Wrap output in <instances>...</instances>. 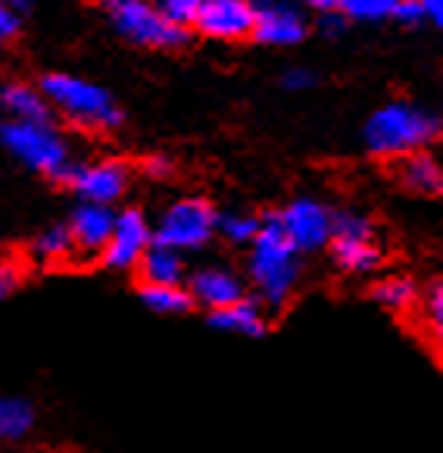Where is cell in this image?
Segmentation results:
<instances>
[{
    "label": "cell",
    "mask_w": 443,
    "mask_h": 453,
    "mask_svg": "<svg viewBox=\"0 0 443 453\" xmlns=\"http://www.w3.org/2000/svg\"><path fill=\"white\" fill-rule=\"evenodd\" d=\"M300 275H303V269H300L297 247L285 238L275 219L263 222L250 244V281L265 307H287L297 294Z\"/></svg>",
    "instance_id": "cell-1"
},
{
    "label": "cell",
    "mask_w": 443,
    "mask_h": 453,
    "mask_svg": "<svg viewBox=\"0 0 443 453\" xmlns=\"http://www.w3.org/2000/svg\"><path fill=\"white\" fill-rule=\"evenodd\" d=\"M393 7H397V0H340L344 19L356 22H381L393 16Z\"/></svg>",
    "instance_id": "cell-24"
},
{
    "label": "cell",
    "mask_w": 443,
    "mask_h": 453,
    "mask_svg": "<svg viewBox=\"0 0 443 453\" xmlns=\"http://www.w3.org/2000/svg\"><path fill=\"white\" fill-rule=\"evenodd\" d=\"M303 4H309L312 10H322V13H334V10H340V0H303Z\"/></svg>",
    "instance_id": "cell-33"
},
{
    "label": "cell",
    "mask_w": 443,
    "mask_h": 453,
    "mask_svg": "<svg viewBox=\"0 0 443 453\" xmlns=\"http://www.w3.org/2000/svg\"><path fill=\"white\" fill-rule=\"evenodd\" d=\"M437 132H440V119L431 110L393 100L375 110L371 119L365 122V147L375 157L403 160L409 154H418Z\"/></svg>",
    "instance_id": "cell-3"
},
{
    "label": "cell",
    "mask_w": 443,
    "mask_h": 453,
    "mask_svg": "<svg viewBox=\"0 0 443 453\" xmlns=\"http://www.w3.org/2000/svg\"><path fill=\"white\" fill-rule=\"evenodd\" d=\"M0 4H7V7L13 10V13H26V10L32 7L34 0H0Z\"/></svg>",
    "instance_id": "cell-35"
},
{
    "label": "cell",
    "mask_w": 443,
    "mask_h": 453,
    "mask_svg": "<svg viewBox=\"0 0 443 453\" xmlns=\"http://www.w3.org/2000/svg\"><path fill=\"white\" fill-rule=\"evenodd\" d=\"M393 19L406 22V26L424 22V16H422V0H397V7H393Z\"/></svg>",
    "instance_id": "cell-30"
},
{
    "label": "cell",
    "mask_w": 443,
    "mask_h": 453,
    "mask_svg": "<svg viewBox=\"0 0 443 453\" xmlns=\"http://www.w3.org/2000/svg\"><path fill=\"white\" fill-rule=\"evenodd\" d=\"M0 107L13 122H53L44 94L26 81H4L0 85Z\"/></svg>",
    "instance_id": "cell-15"
},
{
    "label": "cell",
    "mask_w": 443,
    "mask_h": 453,
    "mask_svg": "<svg viewBox=\"0 0 443 453\" xmlns=\"http://www.w3.org/2000/svg\"><path fill=\"white\" fill-rule=\"evenodd\" d=\"M203 0H153V7L159 10V16H163L169 26L175 28H185L194 26V19H197V10Z\"/></svg>",
    "instance_id": "cell-25"
},
{
    "label": "cell",
    "mask_w": 443,
    "mask_h": 453,
    "mask_svg": "<svg viewBox=\"0 0 443 453\" xmlns=\"http://www.w3.org/2000/svg\"><path fill=\"white\" fill-rule=\"evenodd\" d=\"M371 297H375L384 310L406 313V310H409L412 303L418 300V291H416V285H412L409 279H400V275H393V279L378 281L375 291H371Z\"/></svg>",
    "instance_id": "cell-21"
},
{
    "label": "cell",
    "mask_w": 443,
    "mask_h": 453,
    "mask_svg": "<svg viewBox=\"0 0 443 453\" xmlns=\"http://www.w3.org/2000/svg\"><path fill=\"white\" fill-rule=\"evenodd\" d=\"M253 38L271 47H291L306 38V16L287 0H269L256 10Z\"/></svg>",
    "instance_id": "cell-12"
},
{
    "label": "cell",
    "mask_w": 443,
    "mask_h": 453,
    "mask_svg": "<svg viewBox=\"0 0 443 453\" xmlns=\"http://www.w3.org/2000/svg\"><path fill=\"white\" fill-rule=\"evenodd\" d=\"M210 326L218 328V332L241 334V338H263L269 332V322H265L263 310L256 303H250V300H238L232 307L210 313Z\"/></svg>",
    "instance_id": "cell-16"
},
{
    "label": "cell",
    "mask_w": 443,
    "mask_h": 453,
    "mask_svg": "<svg viewBox=\"0 0 443 453\" xmlns=\"http://www.w3.org/2000/svg\"><path fill=\"white\" fill-rule=\"evenodd\" d=\"M256 7L250 0H203L194 28L212 41H241L253 35Z\"/></svg>",
    "instance_id": "cell-11"
},
{
    "label": "cell",
    "mask_w": 443,
    "mask_h": 453,
    "mask_svg": "<svg viewBox=\"0 0 443 453\" xmlns=\"http://www.w3.org/2000/svg\"><path fill=\"white\" fill-rule=\"evenodd\" d=\"M19 26H22L19 13H13L7 4H0V47L10 44V41L19 35Z\"/></svg>",
    "instance_id": "cell-29"
},
{
    "label": "cell",
    "mask_w": 443,
    "mask_h": 453,
    "mask_svg": "<svg viewBox=\"0 0 443 453\" xmlns=\"http://www.w3.org/2000/svg\"><path fill=\"white\" fill-rule=\"evenodd\" d=\"M422 313H424V322H428V332L434 334V338H440V332H443V288H440V281H434V285L428 288Z\"/></svg>",
    "instance_id": "cell-27"
},
{
    "label": "cell",
    "mask_w": 443,
    "mask_h": 453,
    "mask_svg": "<svg viewBox=\"0 0 443 453\" xmlns=\"http://www.w3.org/2000/svg\"><path fill=\"white\" fill-rule=\"evenodd\" d=\"M259 226H263V222H259L256 216H250V213H228V216H222V219H216V232L234 247L253 244Z\"/></svg>",
    "instance_id": "cell-23"
},
{
    "label": "cell",
    "mask_w": 443,
    "mask_h": 453,
    "mask_svg": "<svg viewBox=\"0 0 443 453\" xmlns=\"http://www.w3.org/2000/svg\"><path fill=\"white\" fill-rule=\"evenodd\" d=\"M38 91L44 94L50 113H60L66 122L88 128V132H110L122 122L113 94L97 81L81 79V75L50 73L44 75Z\"/></svg>",
    "instance_id": "cell-2"
},
{
    "label": "cell",
    "mask_w": 443,
    "mask_h": 453,
    "mask_svg": "<svg viewBox=\"0 0 443 453\" xmlns=\"http://www.w3.org/2000/svg\"><path fill=\"white\" fill-rule=\"evenodd\" d=\"M138 273L144 285H181L185 281V257L172 247L150 244L147 254L141 257Z\"/></svg>",
    "instance_id": "cell-17"
},
{
    "label": "cell",
    "mask_w": 443,
    "mask_h": 453,
    "mask_svg": "<svg viewBox=\"0 0 443 453\" xmlns=\"http://www.w3.org/2000/svg\"><path fill=\"white\" fill-rule=\"evenodd\" d=\"M34 257H41L44 263H63L75 254L73 250V238H69V228L66 226H50L34 238L32 244Z\"/></svg>",
    "instance_id": "cell-22"
},
{
    "label": "cell",
    "mask_w": 443,
    "mask_h": 453,
    "mask_svg": "<svg viewBox=\"0 0 443 453\" xmlns=\"http://www.w3.org/2000/svg\"><path fill=\"white\" fill-rule=\"evenodd\" d=\"M397 179L400 185L406 188L409 194H422V197H431V194H440L443 188V173H440V163L428 154H409L403 157L397 169Z\"/></svg>",
    "instance_id": "cell-18"
},
{
    "label": "cell",
    "mask_w": 443,
    "mask_h": 453,
    "mask_svg": "<svg viewBox=\"0 0 443 453\" xmlns=\"http://www.w3.org/2000/svg\"><path fill=\"white\" fill-rule=\"evenodd\" d=\"M281 85H285L287 91H309V88L316 85V73H312V69H303V66H294L285 73Z\"/></svg>",
    "instance_id": "cell-28"
},
{
    "label": "cell",
    "mask_w": 443,
    "mask_h": 453,
    "mask_svg": "<svg viewBox=\"0 0 443 453\" xmlns=\"http://www.w3.org/2000/svg\"><path fill=\"white\" fill-rule=\"evenodd\" d=\"M322 28H325V32H328V35H338L340 32V28H344V16H334V13H331V16H325V22H322Z\"/></svg>",
    "instance_id": "cell-34"
},
{
    "label": "cell",
    "mask_w": 443,
    "mask_h": 453,
    "mask_svg": "<svg viewBox=\"0 0 443 453\" xmlns=\"http://www.w3.org/2000/svg\"><path fill=\"white\" fill-rule=\"evenodd\" d=\"M106 16L113 28L138 47H157V50H179L187 44L185 28H175L159 16L153 0H106Z\"/></svg>",
    "instance_id": "cell-5"
},
{
    "label": "cell",
    "mask_w": 443,
    "mask_h": 453,
    "mask_svg": "<svg viewBox=\"0 0 443 453\" xmlns=\"http://www.w3.org/2000/svg\"><path fill=\"white\" fill-rule=\"evenodd\" d=\"M116 213L113 207H100V203H81L73 213L69 222V238H73V250L79 257H100L103 254L110 232H113Z\"/></svg>",
    "instance_id": "cell-14"
},
{
    "label": "cell",
    "mask_w": 443,
    "mask_h": 453,
    "mask_svg": "<svg viewBox=\"0 0 443 453\" xmlns=\"http://www.w3.org/2000/svg\"><path fill=\"white\" fill-rule=\"evenodd\" d=\"M141 300L159 316H181L194 307L191 294L181 285H144L141 288Z\"/></svg>",
    "instance_id": "cell-20"
},
{
    "label": "cell",
    "mask_w": 443,
    "mask_h": 453,
    "mask_svg": "<svg viewBox=\"0 0 443 453\" xmlns=\"http://www.w3.org/2000/svg\"><path fill=\"white\" fill-rule=\"evenodd\" d=\"M144 169H147V175L159 179V175H169V173H172V163L163 160V157H153V160H147V163H144Z\"/></svg>",
    "instance_id": "cell-32"
},
{
    "label": "cell",
    "mask_w": 443,
    "mask_h": 453,
    "mask_svg": "<svg viewBox=\"0 0 443 453\" xmlns=\"http://www.w3.org/2000/svg\"><path fill=\"white\" fill-rule=\"evenodd\" d=\"M22 275H26V266H22L19 257L0 250V303L22 285Z\"/></svg>",
    "instance_id": "cell-26"
},
{
    "label": "cell",
    "mask_w": 443,
    "mask_h": 453,
    "mask_svg": "<svg viewBox=\"0 0 443 453\" xmlns=\"http://www.w3.org/2000/svg\"><path fill=\"white\" fill-rule=\"evenodd\" d=\"M38 422L32 400L4 394L0 397V444H16V441L28 438Z\"/></svg>",
    "instance_id": "cell-19"
},
{
    "label": "cell",
    "mask_w": 443,
    "mask_h": 453,
    "mask_svg": "<svg viewBox=\"0 0 443 453\" xmlns=\"http://www.w3.org/2000/svg\"><path fill=\"white\" fill-rule=\"evenodd\" d=\"M75 194L81 197V203H100V207H113L116 200L128 191L132 173L122 160H97L75 166L69 173Z\"/></svg>",
    "instance_id": "cell-10"
},
{
    "label": "cell",
    "mask_w": 443,
    "mask_h": 453,
    "mask_svg": "<svg viewBox=\"0 0 443 453\" xmlns=\"http://www.w3.org/2000/svg\"><path fill=\"white\" fill-rule=\"evenodd\" d=\"M216 219L212 207L200 197L175 200L172 207L159 216V226L153 232V244L172 247L179 254L185 250H200L212 241L216 234Z\"/></svg>",
    "instance_id": "cell-6"
},
{
    "label": "cell",
    "mask_w": 443,
    "mask_h": 453,
    "mask_svg": "<svg viewBox=\"0 0 443 453\" xmlns=\"http://www.w3.org/2000/svg\"><path fill=\"white\" fill-rule=\"evenodd\" d=\"M422 16H424V22H431V26L440 28V22H443V0H422Z\"/></svg>",
    "instance_id": "cell-31"
},
{
    "label": "cell",
    "mask_w": 443,
    "mask_h": 453,
    "mask_svg": "<svg viewBox=\"0 0 443 453\" xmlns=\"http://www.w3.org/2000/svg\"><path fill=\"white\" fill-rule=\"evenodd\" d=\"M187 294H191V303H200L210 313L216 310H225L238 300H247V288L232 269L225 266H203L191 275V285H187Z\"/></svg>",
    "instance_id": "cell-13"
},
{
    "label": "cell",
    "mask_w": 443,
    "mask_h": 453,
    "mask_svg": "<svg viewBox=\"0 0 443 453\" xmlns=\"http://www.w3.org/2000/svg\"><path fill=\"white\" fill-rule=\"evenodd\" d=\"M153 244V228L141 210H122L116 213L113 232L106 241L100 260L110 269H138L141 257L147 254V247Z\"/></svg>",
    "instance_id": "cell-9"
},
{
    "label": "cell",
    "mask_w": 443,
    "mask_h": 453,
    "mask_svg": "<svg viewBox=\"0 0 443 453\" xmlns=\"http://www.w3.org/2000/svg\"><path fill=\"white\" fill-rule=\"evenodd\" d=\"M0 141L10 154L26 169L47 179H69L73 163H69V144L63 134L53 128V122H4Z\"/></svg>",
    "instance_id": "cell-4"
},
{
    "label": "cell",
    "mask_w": 443,
    "mask_h": 453,
    "mask_svg": "<svg viewBox=\"0 0 443 453\" xmlns=\"http://www.w3.org/2000/svg\"><path fill=\"white\" fill-rule=\"evenodd\" d=\"M331 254L347 273H371L381 263V244L371 222L359 213H334L331 222Z\"/></svg>",
    "instance_id": "cell-7"
},
{
    "label": "cell",
    "mask_w": 443,
    "mask_h": 453,
    "mask_svg": "<svg viewBox=\"0 0 443 453\" xmlns=\"http://www.w3.org/2000/svg\"><path fill=\"white\" fill-rule=\"evenodd\" d=\"M275 222L285 232V238L297 247V254H312V250L328 247L334 213L325 203H318V200L300 197L294 203H287L281 210V216H275Z\"/></svg>",
    "instance_id": "cell-8"
}]
</instances>
